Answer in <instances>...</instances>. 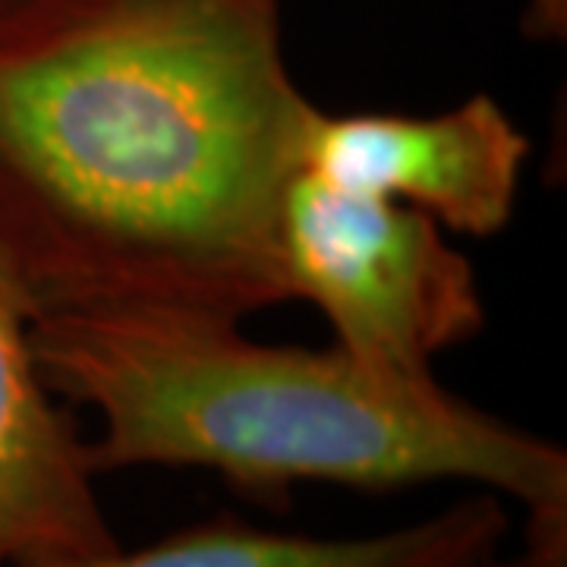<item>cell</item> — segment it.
I'll return each mask as SVG.
<instances>
[{
  "mask_svg": "<svg viewBox=\"0 0 567 567\" xmlns=\"http://www.w3.org/2000/svg\"><path fill=\"white\" fill-rule=\"evenodd\" d=\"M312 111L278 0H0V262L35 319L290 303Z\"/></svg>",
  "mask_w": 567,
  "mask_h": 567,
  "instance_id": "6da1fadb",
  "label": "cell"
},
{
  "mask_svg": "<svg viewBox=\"0 0 567 567\" xmlns=\"http://www.w3.org/2000/svg\"><path fill=\"white\" fill-rule=\"evenodd\" d=\"M32 341L48 388L102 423L85 439L99 476L196 466L268 507L297 483H466L527 511L567 505L565 447L338 344H262L237 319L164 309L39 316Z\"/></svg>",
  "mask_w": 567,
  "mask_h": 567,
  "instance_id": "7a4b0ae2",
  "label": "cell"
},
{
  "mask_svg": "<svg viewBox=\"0 0 567 567\" xmlns=\"http://www.w3.org/2000/svg\"><path fill=\"white\" fill-rule=\"evenodd\" d=\"M278 259L287 300L316 306L334 344L398 375H435L442 353L486 328L480 275L439 224L306 171L284 193Z\"/></svg>",
  "mask_w": 567,
  "mask_h": 567,
  "instance_id": "3957f363",
  "label": "cell"
},
{
  "mask_svg": "<svg viewBox=\"0 0 567 567\" xmlns=\"http://www.w3.org/2000/svg\"><path fill=\"white\" fill-rule=\"evenodd\" d=\"M527 133L486 92L439 114L312 111L300 171L406 205L457 237H498L529 164Z\"/></svg>",
  "mask_w": 567,
  "mask_h": 567,
  "instance_id": "277c9868",
  "label": "cell"
},
{
  "mask_svg": "<svg viewBox=\"0 0 567 567\" xmlns=\"http://www.w3.org/2000/svg\"><path fill=\"white\" fill-rule=\"evenodd\" d=\"M32 328L0 262V567L73 565L123 546L80 425L41 375Z\"/></svg>",
  "mask_w": 567,
  "mask_h": 567,
  "instance_id": "5b68a950",
  "label": "cell"
},
{
  "mask_svg": "<svg viewBox=\"0 0 567 567\" xmlns=\"http://www.w3.org/2000/svg\"><path fill=\"white\" fill-rule=\"evenodd\" d=\"M507 533L502 498L476 488L432 517L372 536L278 533L218 514L145 548L41 567H486L502 555Z\"/></svg>",
  "mask_w": 567,
  "mask_h": 567,
  "instance_id": "8992f818",
  "label": "cell"
},
{
  "mask_svg": "<svg viewBox=\"0 0 567 567\" xmlns=\"http://www.w3.org/2000/svg\"><path fill=\"white\" fill-rule=\"evenodd\" d=\"M517 567H567V505L527 511V539Z\"/></svg>",
  "mask_w": 567,
  "mask_h": 567,
  "instance_id": "52a82bcc",
  "label": "cell"
},
{
  "mask_svg": "<svg viewBox=\"0 0 567 567\" xmlns=\"http://www.w3.org/2000/svg\"><path fill=\"white\" fill-rule=\"evenodd\" d=\"M520 25L533 41H565L567 0H527Z\"/></svg>",
  "mask_w": 567,
  "mask_h": 567,
  "instance_id": "ba28073f",
  "label": "cell"
},
{
  "mask_svg": "<svg viewBox=\"0 0 567 567\" xmlns=\"http://www.w3.org/2000/svg\"><path fill=\"white\" fill-rule=\"evenodd\" d=\"M486 567H517V555H498V558L488 561Z\"/></svg>",
  "mask_w": 567,
  "mask_h": 567,
  "instance_id": "9c48e42d",
  "label": "cell"
}]
</instances>
